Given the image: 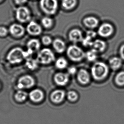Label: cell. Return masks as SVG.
<instances>
[{
  "label": "cell",
  "instance_id": "6da1fadb",
  "mask_svg": "<svg viewBox=\"0 0 124 124\" xmlns=\"http://www.w3.org/2000/svg\"><path fill=\"white\" fill-rule=\"evenodd\" d=\"M109 71L108 66L102 62H95L91 70V77L97 81H102L105 79L108 76Z\"/></svg>",
  "mask_w": 124,
  "mask_h": 124
},
{
  "label": "cell",
  "instance_id": "7a4b0ae2",
  "mask_svg": "<svg viewBox=\"0 0 124 124\" xmlns=\"http://www.w3.org/2000/svg\"><path fill=\"white\" fill-rule=\"evenodd\" d=\"M66 54L69 58L73 62H80L85 57V53L83 49L75 45L69 46L66 50Z\"/></svg>",
  "mask_w": 124,
  "mask_h": 124
},
{
  "label": "cell",
  "instance_id": "3957f363",
  "mask_svg": "<svg viewBox=\"0 0 124 124\" xmlns=\"http://www.w3.org/2000/svg\"><path fill=\"white\" fill-rule=\"evenodd\" d=\"M24 58H25V51L18 47L11 50L7 56V60L12 64L20 63Z\"/></svg>",
  "mask_w": 124,
  "mask_h": 124
},
{
  "label": "cell",
  "instance_id": "277c9868",
  "mask_svg": "<svg viewBox=\"0 0 124 124\" xmlns=\"http://www.w3.org/2000/svg\"><path fill=\"white\" fill-rule=\"evenodd\" d=\"M40 6L45 13L53 15L57 12L58 4L57 0H40Z\"/></svg>",
  "mask_w": 124,
  "mask_h": 124
},
{
  "label": "cell",
  "instance_id": "5b68a950",
  "mask_svg": "<svg viewBox=\"0 0 124 124\" xmlns=\"http://www.w3.org/2000/svg\"><path fill=\"white\" fill-rule=\"evenodd\" d=\"M37 60L42 64H49L55 60V55L50 49L43 48L38 53Z\"/></svg>",
  "mask_w": 124,
  "mask_h": 124
},
{
  "label": "cell",
  "instance_id": "8992f818",
  "mask_svg": "<svg viewBox=\"0 0 124 124\" xmlns=\"http://www.w3.org/2000/svg\"><path fill=\"white\" fill-rule=\"evenodd\" d=\"M114 28L111 24L105 23L101 24L99 27L97 33L102 38H108L113 34Z\"/></svg>",
  "mask_w": 124,
  "mask_h": 124
},
{
  "label": "cell",
  "instance_id": "52a82bcc",
  "mask_svg": "<svg viewBox=\"0 0 124 124\" xmlns=\"http://www.w3.org/2000/svg\"><path fill=\"white\" fill-rule=\"evenodd\" d=\"M35 84V80L31 76L28 75L21 77L18 81L17 87L20 89L29 88L33 87Z\"/></svg>",
  "mask_w": 124,
  "mask_h": 124
},
{
  "label": "cell",
  "instance_id": "ba28073f",
  "mask_svg": "<svg viewBox=\"0 0 124 124\" xmlns=\"http://www.w3.org/2000/svg\"><path fill=\"white\" fill-rule=\"evenodd\" d=\"M17 20L22 23L26 22L30 19V13L29 9L24 7H21L17 8L16 12Z\"/></svg>",
  "mask_w": 124,
  "mask_h": 124
},
{
  "label": "cell",
  "instance_id": "9c48e42d",
  "mask_svg": "<svg viewBox=\"0 0 124 124\" xmlns=\"http://www.w3.org/2000/svg\"><path fill=\"white\" fill-rule=\"evenodd\" d=\"M77 78L79 84L87 85L91 81V74L85 69H82L78 71Z\"/></svg>",
  "mask_w": 124,
  "mask_h": 124
},
{
  "label": "cell",
  "instance_id": "30bf717a",
  "mask_svg": "<svg viewBox=\"0 0 124 124\" xmlns=\"http://www.w3.org/2000/svg\"><path fill=\"white\" fill-rule=\"evenodd\" d=\"M70 80V77L68 73L58 72L54 76V80L56 84L60 86H65L68 84Z\"/></svg>",
  "mask_w": 124,
  "mask_h": 124
},
{
  "label": "cell",
  "instance_id": "8fae6325",
  "mask_svg": "<svg viewBox=\"0 0 124 124\" xmlns=\"http://www.w3.org/2000/svg\"><path fill=\"white\" fill-rule=\"evenodd\" d=\"M66 96V93L64 90H56L51 93V99L55 103H60L64 100Z\"/></svg>",
  "mask_w": 124,
  "mask_h": 124
},
{
  "label": "cell",
  "instance_id": "7c38bea8",
  "mask_svg": "<svg viewBox=\"0 0 124 124\" xmlns=\"http://www.w3.org/2000/svg\"><path fill=\"white\" fill-rule=\"evenodd\" d=\"M69 40L73 43L82 42L83 39V33L80 30L78 29H72L69 31Z\"/></svg>",
  "mask_w": 124,
  "mask_h": 124
},
{
  "label": "cell",
  "instance_id": "4fadbf2b",
  "mask_svg": "<svg viewBox=\"0 0 124 124\" xmlns=\"http://www.w3.org/2000/svg\"><path fill=\"white\" fill-rule=\"evenodd\" d=\"M26 30L29 34L32 35H40L42 32L41 26L34 21H31L28 25Z\"/></svg>",
  "mask_w": 124,
  "mask_h": 124
},
{
  "label": "cell",
  "instance_id": "5bb4252c",
  "mask_svg": "<svg viewBox=\"0 0 124 124\" xmlns=\"http://www.w3.org/2000/svg\"><path fill=\"white\" fill-rule=\"evenodd\" d=\"M9 31L13 36L19 37L22 36L24 34L25 29L22 26L15 23L10 26L9 28Z\"/></svg>",
  "mask_w": 124,
  "mask_h": 124
},
{
  "label": "cell",
  "instance_id": "9a60e30c",
  "mask_svg": "<svg viewBox=\"0 0 124 124\" xmlns=\"http://www.w3.org/2000/svg\"><path fill=\"white\" fill-rule=\"evenodd\" d=\"M83 22L85 26L90 29H95L99 24V21L98 19L93 16H88L85 18Z\"/></svg>",
  "mask_w": 124,
  "mask_h": 124
},
{
  "label": "cell",
  "instance_id": "2e32d148",
  "mask_svg": "<svg viewBox=\"0 0 124 124\" xmlns=\"http://www.w3.org/2000/svg\"><path fill=\"white\" fill-rule=\"evenodd\" d=\"M29 97L30 100L33 102H38L43 100L44 94L41 90L36 89L33 90L30 92Z\"/></svg>",
  "mask_w": 124,
  "mask_h": 124
},
{
  "label": "cell",
  "instance_id": "e0dca14e",
  "mask_svg": "<svg viewBox=\"0 0 124 124\" xmlns=\"http://www.w3.org/2000/svg\"><path fill=\"white\" fill-rule=\"evenodd\" d=\"M91 47L92 49L97 53H101L103 52L105 50L106 48V44L105 42L102 40L97 39L93 40Z\"/></svg>",
  "mask_w": 124,
  "mask_h": 124
},
{
  "label": "cell",
  "instance_id": "ac0fdd59",
  "mask_svg": "<svg viewBox=\"0 0 124 124\" xmlns=\"http://www.w3.org/2000/svg\"><path fill=\"white\" fill-rule=\"evenodd\" d=\"M53 46L55 51L58 53L61 54L66 49L65 43L60 39H56L53 42Z\"/></svg>",
  "mask_w": 124,
  "mask_h": 124
},
{
  "label": "cell",
  "instance_id": "d6986e66",
  "mask_svg": "<svg viewBox=\"0 0 124 124\" xmlns=\"http://www.w3.org/2000/svg\"><path fill=\"white\" fill-rule=\"evenodd\" d=\"M122 65V60L120 57H114L109 60L110 67L114 71H116L119 69Z\"/></svg>",
  "mask_w": 124,
  "mask_h": 124
},
{
  "label": "cell",
  "instance_id": "ffe728a7",
  "mask_svg": "<svg viewBox=\"0 0 124 124\" xmlns=\"http://www.w3.org/2000/svg\"><path fill=\"white\" fill-rule=\"evenodd\" d=\"M28 50H29L32 52H36L40 47V42L37 39H31L28 42Z\"/></svg>",
  "mask_w": 124,
  "mask_h": 124
},
{
  "label": "cell",
  "instance_id": "44dd1931",
  "mask_svg": "<svg viewBox=\"0 0 124 124\" xmlns=\"http://www.w3.org/2000/svg\"><path fill=\"white\" fill-rule=\"evenodd\" d=\"M77 4V0H62V7L67 10L74 9Z\"/></svg>",
  "mask_w": 124,
  "mask_h": 124
},
{
  "label": "cell",
  "instance_id": "7402d4cb",
  "mask_svg": "<svg viewBox=\"0 0 124 124\" xmlns=\"http://www.w3.org/2000/svg\"><path fill=\"white\" fill-rule=\"evenodd\" d=\"M67 60L63 57H60L57 59L55 62V66L58 69H64L67 67Z\"/></svg>",
  "mask_w": 124,
  "mask_h": 124
},
{
  "label": "cell",
  "instance_id": "603a6c76",
  "mask_svg": "<svg viewBox=\"0 0 124 124\" xmlns=\"http://www.w3.org/2000/svg\"><path fill=\"white\" fill-rule=\"evenodd\" d=\"M114 80L117 85L124 86V71H121L118 73L116 75Z\"/></svg>",
  "mask_w": 124,
  "mask_h": 124
},
{
  "label": "cell",
  "instance_id": "cb8c5ba5",
  "mask_svg": "<svg viewBox=\"0 0 124 124\" xmlns=\"http://www.w3.org/2000/svg\"><path fill=\"white\" fill-rule=\"evenodd\" d=\"M97 52L91 49L85 53V57L87 60L89 62H93L97 60Z\"/></svg>",
  "mask_w": 124,
  "mask_h": 124
},
{
  "label": "cell",
  "instance_id": "d4e9b609",
  "mask_svg": "<svg viewBox=\"0 0 124 124\" xmlns=\"http://www.w3.org/2000/svg\"><path fill=\"white\" fill-rule=\"evenodd\" d=\"M66 98L68 100L71 102H75L79 98V95L76 91L71 90L66 93Z\"/></svg>",
  "mask_w": 124,
  "mask_h": 124
},
{
  "label": "cell",
  "instance_id": "484cf974",
  "mask_svg": "<svg viewBox=\"0 0 124 124\" xmlns=\"http://www.w3.org/2000/svg\"><path fill=\"white\" fill-rule=\"evenodd\" d=\"M28 94L25 91H18L15 95L16 100L19 102H23L26 100Z\"/></svg>",
  "mask_w": 124,
  "mask_h": 124
},
{
  "label": "cell",
  "instance_id": "4316f807",
  "mask_svg": "<svg viewBox=\"0 0 124 124\" xmlns=\"http://www.w3.org/2000/svg\"><path fill=\"white\" fill-rule=\"evenodd\" d=\"M38 61L31 58H28L26 61V65L30 69H35L38 67Z\"/></svg>",
  "mask_w": 124,
  "mask_h": 124
},
{
  "label": "cell",
  "instance_id": "83f0119b",
  "mask_svg": "<svg viewBox=\"0 0 124 124\" xmlns=\"http://www.w3.org/2000/svg\"><path fill=\"white\" fill-rule=\"evenodd\" d=\"M41 22L44 27L46 28L51 27L53 25L52 19L49 17H43L42 19Z\"/></svg>",
  "mask_w": 124,
  "mask_h": 124
},
{
  "label": "cell",
  "instance_id": "f1b7e54d",
  "mask_svg": "<svg viewBox=\"0 0 124 124\" xmlns=\"http://www.w3.org/2000/svg\"><path fill=\"white\" fill-rule=\"evenodd\" d=\"M93 38H91L90 37L86 35V37L83 38L82 40V44L83 46L86 47H91L93 44Z\"/></svg>",
  "mask_w": 124,
  "mask_h": 124
},
{
  "label": "cell",
  "instance_id": "f546056e",
  "mask_svg": "<svg viewBox=\"0 0 124 124\" xmlns=\"http://www.w3.org/2000/svg\"><path fill=\"white\" fill-rule=\"evenodd\" d=\"M42 41L43 44L45 45H49L52 43V38L48 36H45L42 39Z\"/></svg>",
  "mask_w": 124,
  "mask_h": 124
},
{
  "label": "cell",
  "instance_id": "4dcf8cb0",
  "mask_svg": "<svg viewBox=\"0 0 124 124\" xmlns=\"http://www.w3.org/2000/svg\"><path fill=\"white\" fill-rule=\"evenodd\" d=\"M78 73L77 69L75 66H70L68 69V74L69 75H74Z\"/></svg>",
  "mask_w": 124,
  "mask_h": 124
},
{
  "label": "cell",
  "instance_id": "1f68e13d",
  "mask_svg": "<svg viewBox=\"0 0 124 124\" xmlns=\"http://www.w3.org/2000/svg\"><path fill=\"white\" fill-rule=\"evenodd\" d=\"M8 31L6 28L4 27H0V36L4 37L7 35Z\"/></svg>",
  "mask_w": 124,
  "mask_h": 124
},
{
  "label": "cell",
  "instance_id": "d6a6232c",
  "mask_svg": "<svg viewBox=\"0 0 124 124\" xmlns=\"http://www.w3.org/2000/svg\"><path fill=\"white\" fill-rule=\"evenodd\" d=\"M86 35L89 36L93 39H94L97 36V33L94 31L89 30L86 32Z\"/></svg>",
  "mask_w": 124,
  "mask_h": 124
},
{
  "label": "cell",
  "instance_id": "836d02e7",
  "mask_svg": "<svg viewBox=\"0 0 124 124\" xmlns=\"http://www.w3.org/2000/svg\"><path fill=\"white\" fill-rule=\"evenodd\" d=\"M119 54L121 58L124 60V44L120 47L119 49Z\"/></svg>",
  "mask_w": 124,
  "mask_h": 124
},
{
  "label": "cell",
  "instance_id": "e575fe53",
  "mask_svg": "<svg viewBox=\"0 0 124 124\" xmlns=\"http://www.w3.org/2000/svg\"><path fill=\"white\" fill-rule=\"evenodd\" d=\"M16 3L18 4H22L26 3L27 0H15Z\"/></svg>",
  "mask_w": 124,
  "mask_h": 124
},
{
  "label": "cell",
  "instance_id": "d590c367",
  "mask_svg": "<svg viewBox=\"0 0 124 124\" xmlns=\"http://www.w3.org/2000/svg\"><path fill=\"white\" fill-rule=\"evenodd\" d=\"M1 0H0V1H1Z\"/></svg>",
  "mask_w": 124,
  "mask_h": 124
},
{
  "label": "cell",
  "instance_id": "8d00e7d4",
  "mask_svg": "<svg viewBox=\"0 0 124 124\" xmlns=\"http://www.w3.org/2000/svg\"></svg>",
  "mask_w": 124,
  "mask_h": 124
}]
</instances>
